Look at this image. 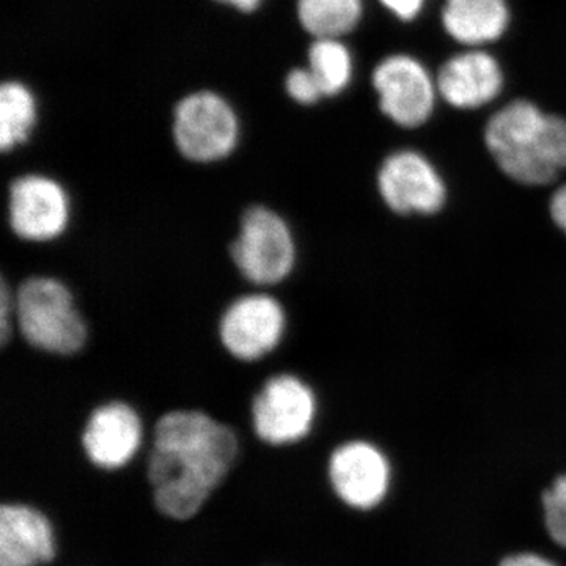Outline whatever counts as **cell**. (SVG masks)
I'll return each mask as SVG.
<instances>
[{
  "label": "cell",
  "instance_id": "obj_1",
  "mask_svg": "<svg viewBox=\"0 0 566 566\" xmlns=\"http://www.w3.org/2000/svg\"><path fill=\"white\" fill-rule=\"evenodd\" d=\"M241 450L240 428L200 406H172L156 416L142 452L156 509L191 520L232 474Z\"/></svg>",
  "mask_w": 566,
  "mask_h": 566
},
{
  "label": "cell",
  "instance_id": "obj_2",
  "mask_svg": "<svg viewBox=\"0 0 566 566\" xmlns=\"http://www.w3.org/2000/svg\"><path fill=\"white\" fill-rule=\"evenodd\" d=\"M483 137L499 169L520 185H549L566 172V118L534 102L505 104L488 120Z\"/></svg>",
  "mask_w": 566,
  "mask_h": 566
},
{
  "label": "cell",
  "instance_id": "obj_3",
  "mask_svg": "<svg viewBox=\"0 0 566 566\" xmlns=\"http://www.w3.org/2000/svg\"><path fill=\"white\" fill-rule=\"evenodd\" d=\"M14 329L32 352L73 359L91 342V324L76 292L62 277L32 274L13 286Z\"/></svg>",
  "mask_w": 566,
  "mask_h": 566
},
{
  "label": "cell",
  "instance_id": "obj_4",
  "mask_svg": "<svg viewBox=\"0 0 566 566\" xmlns=\"http://www.w3.org/2000/svg\"><path fill=\"white\" fill-rule=\"evenodd\" d=\"M230 264L251 289L274 290L292 279L300 249L290 219L266 203L248 205L227 245Z\"/></svg>",
  "mask_w": 566,
  "mask_h": 566
},
{
  "label": "cell",
  "instance_id": "obj_5",
  "mask_svg": "<svg viewBox=\"0 0 566 566\" xmlns=\"http://www.w3.org/2000/svg\"><path fill=\"white\" fill-rule=\"evenodd\" d=\"M170 140L182 161L214 166L229 161L240 150L243 122L221 92L197 88L174 104Z\"/></svg>",
  "mask_w": 566,
  "mask_h": 566
},
{
  "label": "cell",
  "instance_id": "obj_6",
  "mask_svg": "<svg viewBox=\"0 0 566 566\" xmlns=\"http://www.w3.org/2000/svg\"><path fill=\"white\" fill-rule=\"evenodd\" d=\"M245 412L253 438L274 449L303 444L318 430L315 389L290 370L275 371L263 379Z\"/></svg>",
  "mask_w": 566,
  "mask_h": 566
},
{
  "label": "cell",
  "instance_id": "obj_7",
  "mask_svg": "<svg viewBox=\"0 0 566 566\" xmlns=\"http://www.w3.org/2000/svg\"><path fill=\"white\" fill-rule=\"evenodd\" d=\"M289 327L285 304L271 290L252 289L223 305L216 322V338L234 363L253 365L279 352Z\"/></svg>",
  "mask_w": 566,
  "mask_h": 566
},
{
  "label": "cell",
  "instance_id": "obj_8",
  "mask_svg": "<svg viewBox=\"0 0 566 566\" xmlns=\"http://www.w3.org/2000/svg\"><path fill=\"white\" fill-rule=\"evenodd\" d=\"M73 197L54 175L31 170L11 178L7 188V226L25 244L62 240L73 223Z\"/></svg>",
  "mask_w": 566,
  "mask_h": 566
},
{
  "label": "cell",
  "instance_id": "obj_9",
  "mask_svg": "<svg viewBox=\"0 0 566 566\" xmlns=\"http://www.w3.org/2000/svg\"><path fill=\"white\" fill-rule=\"evenodd\" d=\"M150 420L140 406L109 398L91 406L82 419L81 449L88 463L115 472L132 465L147 446Z\"/></svg>",
  "mask_w": 566,
  "mask_h": 566
},
{
  "label": "cell",
  "instance_id": "obj_10",
  "mask_svg": "<svg viewBox=\"0 0 566 566\" xmlns=\"http://www.w3.org/2000/svg\"><path fill=\"white\" fill-rule=\"evenodd\" d=\"M326 475L335 497L346 509L370 515L390 493L392 465L374 442L345 439L327 455Z\"/></svg>",
  "mask_w": 566,
  "mask_h": 566
},
{
  "label": "cell",
  "instance_id": "obj_11",
  "mask_svg": "<svg viewBox=\"0 0 566 566\" xmlns=\"http://www.w3.org/2000/svg\"><path fill=\"white\" fill-rule=\"evenodd\" d=\"M371 87L379 109L400 128L416 129L430 120L438 103L436 76L411 54H390L376 63Z\"/></svg>",
  "mask_w": 566,
  "mask_h": 566
},
{
  "label": "cell",
  "instance_id": "obj_12",
  "mask_svg": "<svg viewBox=\"0 0 566 566\" xmlns=\"http://www.w3.org/2000/svg\"><path fill=\"white\" fill-rule=\"evenodd\" d=\"M378 189L398 214H434L444 207L446 182L422 153L398 150L378 170Z\"/></svg>",
  "mask_w": 566,
  "mask_h": 566
},
{
  "label": "cell",
  "instance_id": "obj_13",
  "mask_svg": "<svg viewBox=\"0 0 566 566\" xmlns=\"http://www.w3.org/2000/svg\"><path fill=\"white\" fill-rule=\"evenodd\" d=\"M439 98L460 111L482 109L504 91L501 62L488 50H471L452 55L436 74Z\"/></svg>",
  "mask_w": 566,
  "mask_h": 566
},
{
  "label": "cell",
  "instance_id": "obj_14",
  "mask_svg": "<svg viewBox=\"0 0 566 566\" xmlns=\"http://www.w3.org/2000/svg\"><path fill=\"white\" fill-rule=\"evenodd\" d=\"M57 556L51 517L24 502L0 504V566H44Z\"/></svg>",
  "mask_w": 566,
  "mask_h": 566
},
{
  "label": "cell",
  "instance_id": "obj_15",
  "mask_svg": "<svg viewBox=\"0 0 566 566\" xmlns=\"http://www.w3.org/2000/svg\"><path fill=\"white\" fill-rule=\"evenodd\" d=\"M512 21L509 0H444L442 28L463 48L486 50L505 35Z\"/></svg>",
  "mask_w": 566,
  "mask_h": 566
},
{
  "label": "cell",
  "instance_id": "obj_16",
  "mask_svg": "<svg viewBox=\"0 0 566 566\" xmlns=\"http://www.w3.org/2000/svg\"><path fill=\"white\" fill-rule=\"evenodd\" d=\"M40 125V99L21 80L0 85V150L9 155L31 142Z\"/></svg>",
  "mask_w": 566,
  "mask_h": 566
},
{
  "label": "cell",
  "instance_id": "obj_17",
  "mask_svg": "<svg viewBox=\"0 0 566 566\" xmlns=\"http://www.w3.org/2000/svg\"><path fill=\"white\" fill-rule=\"evenodd\" d=\"M364 0H296L297 24L312 40L345 39L364 20Z\"/></svg>",
  "mask_w": 566,
  "mask_h": 566
},
{
  "label": "cell",
  "instance_id": "obj_18",
  "mask_svg": "<svg viewBox=\"0 0 566 566\" xmlns=\"http://www.w3.org/2000/svg\"><path fill=\"white\" fill-rule=\"evenodd\" d=\"M305 65L314 71L324 98H335L352 85L354 55L344 39H315L307 48Z\"/></svg>",
  "mask_w": 566,
  "mask_h": 566
},
{
  "label": "cell",
  "instance_id": "obj_19",
  "mask_svg": "<svg viewBox=\"0 0 566 566\" xmlns=\"http://www.w3.org/2000/svg\"><path fill=\"white\" fill-rule=\"evenodd\" d=\"M542 506L547 535L566 551V474L557 476L545 490Z\"/></svg>",
  "mask_w": 566,
  "mask_h": 566
},
{
  "label": "cell",
  "instance_id": "obj_20",
  "mask_svg": "<svg viewBox=\"0 0 566 566\" xmlns=\"http://www.w3.org/2000/svg\"><path fill=\"white\" fill-rule=\"evenodd\" d=\"M283 92L290 102L300 107H314L324 99L322 85L307 65H296L286 71Z\"/></svg>",
  "mask_w": 566,
  "mask_h": 566
},
{
  "label": "cell",
  "instance_id": "obj_21",
  "mask_svg": "<svg viewBox=\"0 0 566 566\" xmlns=\"http://www.w3.org/2000/svg\"><path fill=\"white\" fill-rule=\"evenodd\" d=\"M17 335L14 329L13 285L2 275L0 279V345L6 348Z\"/></svg>",
  "mask_w": 566,
  "mask_h": 566
},
{
  "label": "cell",
  "instance_id": "obj_22",
  "mask_svg": "<svg viewBox=\"0 0 566 566\" xmlns=\"http://www.w3.org/2000/svg\"><path fill=\"white\" fill-rule=\"evenodd\" d=\"M398 21L412 22L422 14L427 0H378Z\"/></svg>",
  "mask_w": 566,
  "mask_h": 566
},
{
  "label": "cell",
  "instance_id": "obj_23",
  "mask_svg": "<svg viewBox=\"0 0 566 566\" xmlns=\"http://www.w3.org/2000/svg\"><path fill=\"white\" fill-rule=\"evenodd\" d=\"M499 566H558L556 562L551 560L542 554L538 553H516L510 554L502 558L501 564Z\"/></svg>",
  "mask_w": 566,
  "mask_h": 566
},
{
  "label": "cell",
  "instance_id": "obj_24",
  "mask_svg": "<svg viewBox=\"0 0 566 566\" xmlns=\"http://www.w3.org/2000/svg\"><path fill=\"white\" fill-rule=\"evenodd\" d=\"M551 218L557 223L558 229L566 233V185L560 186L554 192L549 205Z\"/></svg>",
  "mask_w": 566,
  "mask_h": 566
},
{
  "label": "cell",
  "instance_id": "obj_25",
  "mask_svg": "<svg viewBox=\"0 0 566 566\" xmlns=\"http://www.w3.org/2000/svg\"><path fill=\"white\" fill-rule=\"evenodd\" d=\"M223 9L234 11V13L252 14L264 6L266 0H211Z\"/></svg>",
  "mask_w": 566,
  "mask_h": 566
}]
</instances>
